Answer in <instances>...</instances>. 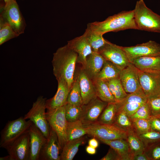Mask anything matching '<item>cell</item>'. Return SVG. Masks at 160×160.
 I'll use <instances>...</instances> for the list:
<instances>
[{
  "label": "cell",
  "mask_w": 160,
  "mask_h": 160,
  "mask_svg": "<svg viewBox=\"0 0 160 160\" xmlns=\"http://www.w3.org/2000/svg\"><path fill=\"white\" fill-rule=\"evenodd\" d=\"M84 127L87 134L100 141L127 139V131L114 124L97 122Z\"/></svg>",
  "instance_id": "cell-5"
},
{
  "label": "cell",
  "mask_w": 160,
  "mask_h": 160,
  "mask_svg": "<svg viewBox=\"0 0 160 160\" xmlns=\"http://www.w3.org/2000/svg\"><path fill=\"white\" fill-rule=\"evenodd\" d=\"M151 117L149 107L147 102L140 107L130 117L131 119H140L149 120Z\"/></svg>",
  "instance_id": "cell-40"
},
{
  "label": "cell",
  "mask_w": 160,
  "mask_h": 160,
  "mask_svg": "<svg viewBox=\"0 0 160 160\" xmlns=\"http://www.w3.org/2000/svg\"><path fill=\"white\" fill-rule=\"evenodd\" d=\"M93 81L95 88L96 95L98 98L108 103H116L106 81L97 79Z\"/></svg>",
  "instance_id": "cell-26"
},
{
  "label": "cell",
  "mask_w": 160,
  "mask_h": 160,
  "mask_svg": "<svg viewBox=\"0 0 160 160\" xmlns=\"http://www.w3.org/2000/svg\"><path fill=\"white\" fill-rule=\"evenodd\" d=\"M4 148L9 155L10 160H30V145L29 130Z\"/></svg>",
  "instance_id": "cell-9"
},
{
  "label": "cell",
  "mask_w": 160,
  "mask_h": 160,
  "mask_svg": "<svg viewBox=\"0 0 160 160\" xmlns=\"http://www.w3.org/2000/svg\"><path fill=\"white\" fill-rule=\"evenodd\" d=\"M32 123L30 120L27 121L23 116L8 121L0 133V147L4 148L12 144L28 131Z\"/></svg>",
  "instance_id": "cell-4"
},
{
  "label": "cell",
  "mask_w": 160,
  "mask_h": 160,
  "mask_svg": "<svg viewBox=\"0 0 160 160\" xmlns=\"http://www.w3.org/2000/svg\"><path fill=\"white\" fill-rule=\"evenodd\" d=\"M17 36H18L10 25L7 22L0 18V45Z\"/></svg>",
  "instance_id": "cell-33"
},
{
  "label": "cell",
  "mask_w": 160,
  "mask_h": 160,
  "mask_svg": "<svg viewBox=\"0 0 160 160\" xmlns=\"http://www.w3.org/2000/svg\"><path fill=\"white\" fill-rule=\"evenodd\" d=\"M106 61L98 52H93L87 57L82 69L89 77L95 79Z\"/></svg>",
  "instance_id": "cell-21"
},
{
  "label": "cell",
  "mask_w": 160,
  "mask_h": 160,
  "mask_svg": "<svg viewBox=\"0 0 160 160\" xmlns=\"http://www.w3.org/2000/svg\"><path fill=\"white\" fill-rule=\"evenodd\" d=\"M46 115L47 119L50 127L57 135L62 149L68 141L66 129L68 122L65 117V105L55 109H47Z\"/></svg>",
  "instance_id": "cell-7"
},
{
  "label": "cell",
  "mask_w": 160,
  "mask_h": 160,
  "mask_svg": "<svg viewBox=\"0 0 160 160\" xmlns=\"http://www.w3.org/2000/svg\"><path fill=\"white\" fill-rule=\"evenodd\" d=\"M100 160H120V159L116 152L113 149L111 148L106 154Z\"/></svg>",
  "instance_id": "cell-42"
},
{
  "label": "cell",
  "mask_w": 160,
  "mask_h": 160,
  "mask_svg": "<svg viewBox=\"0 0 160 160\" xmlns=\"http://www.w3.org/2000/svg\"><path fill=\"white\" fill-rule=\"evenodd\" d=\"M119 78L124 90L127 94L134 92L141 88L139 70L131 63L121 71Z\"/></svg>",
  "instance_id": "cell-14"
},
{
  "label": "cell",
  "mask_w": 160,
  "mask_h": 160,
  "mask_svg": "<svg viewBox=\"0 0 160 160\" xmlns=\"http://www.w3.org/2000/svg\"><path fill=\"white\" fill-rule=\"evenodd\" d=\"M88 41L93 52H98L108 41L105 39L103 35L98 34L86 29L84 33Z\"/></svg>",
  "instance_id": "cell-30"
},
{
  "label": "cell",
  "mask_w": 160,
  "mask_h": 160,
  "mask_svg": "<svg viewBox=\"0 0 160 160\" xmlns=\"http://www.w3.org/2000/svg\"><path fill=\"white\" fill-rule=\"evenodd\" d=\"M113 124L126 131L133 128L131 119L126 113L122 111H117Z\"/></svg>",
  "instance_id": "cell-35"
},
{
  "label": "cell",
  "mask_w": 160,
  "mask_h": 160,
  "mask_svg": "<svg viewBox=\"0 0 160 160\" xmlns=\"http://www.w3.org/2000/svg\"><path fill=\"white\" fill-rule=\"evenodd\" d=\"M121 47L129 62L137 58L160 56V44L152 40L134 46Z\"/></svg>",
  "instance_id": "cell-11"
},
{
  "label": "cell",
  "mask_w": 160,
  "mask_h": 160,
  "mask_svg": "<svg viewBox=\"0 0 160 160\" xmlns=\"http://www.w3.org/2000/svg\"><path fill=\"white\" fill-rule=\"evenodd\" d=\"M121 71L112 63L106 60L95 79L107 81L119 77Z\"/></svg>",
  "instance_id": "cell-28"
},
{
  "label": "cell",
  "mask_w": 160,
  "mask_h": 160,
  "mask_svg": "<svg viewBox=\"0 0 160 160\" xmlns=\"http://www.w3.org/2000/svg\"><path fill=\"white\" fill-rule=\"evenodd\" d=\"M132 160H150V159L144 152L134 156Z\"/></svg>",
  "instance_id": "cell-43"
},
{
  "label": "cell",
  "mask_w": 160,
  "mask_h": 160,
  "mask_svg": "<svg viewBox=\"0 0 160 160\" xmlns=\"http://www.w3.org/2000/svg\"><path fill=\"white\" fill-rule=\"evenodd\" d=\"M87 28L103 35L110 32H116L128 29L138 30L135 22L133 10L122 11L102 21L89 23Z\"/></svg>",
  "instance_id": "cell-2"
},
{
  "label": "cell",
  "mask_w": 160,
  "mask_h": 160,
  "mask_svg": "<svg viewBox=\"0 0 160 160\" xmlns=\"http://www.w3.org/2000/svg\"><path fill=\"white\" fill-rule=\"evenodd\" d=\"M145 148L156 143L160 142V133L151 130L139 135Z\"/></svg>",
  "instance_id": "cell-37"
},
{
  "label": "cell",
  "mask_w": 160,
  "mask_h": 160,
  "mask_svg": "<svg viewBox=\"0 0 160 160\" xmlns=\"http://www.w3.org/2000/svg\"><path fill=\"white\" fill-rule=\"evenodd\" d=\"M0 160H10V156L9 155L0 158Z\"/></svg>",
  "instance_id": "cell-46"
},
{
  "label": "cell",
  "mask_w": 160,
  "mask_h": 160,
  "mask_svg": "<svg viewBox=\"0 0 160 160\" xmlns=\"http://www.w3.org/2000/svg\"><path fill=\"white\" fill-rule=\"evenodd\" d=\"M85 139L79 138L68 141L63 146L60 155V160H72L77 152L79 146L83 144Z\"/></svg>",
  "instance_id": "cell-24"
},
{
  "label": "cell",
  "mask_w": 160,
  "mask_h": 160,
  "mask_svg": "<svg viewBox=\"0 0 160 160\" xmlns=\"http://www.w3.org/2000/svg\"><path fill=\"white\" fill-rule=\"evenodd\" d=\"M133 156L144 153L145 147L142 140L133 128L127 131L126 139Z\"/></svg>",
  "instance_id": "cell-25"
},
{
  "label": "cell",
  "mask_w": 160,
  "mask_h": 160,
  "mask_svg": "<svg viewBox=\"0 0 160 160\" xmlns=\"http://www.w3.org/2000/svg\"><path fill=\"white\" fill-rule=\"evenodd\" d=\"M147 99L141 88L134 92L128 94L121 101L116 103L117 111H123L130 117L147 103Z\"/></svg>",
  "instance_id": "cell-13"
},
{
  "label": "cell",
  "mask_w": 160,
  "mask_h": 160,
  "mask_svg": "<svg viewBox=\"0 0 160 160\" xmlns=\"http://www.w3.org/2000/svg\"><path fill=\"white\" fill-rule=\"evenodd\" d=\"M147 103L151 117H160V95L148 98Z\"/></svg>",
  "instance_id": "cell-38"
},
{
  "label": "cell",
  "mask_w": 160,
  "mask_h": 160,
  "mask_svg": "<svg viewBox=\"0 0 160 160\" xmlns=\"http://www.w3.org/2000/svg\"><path fill=\"white\" fill-rule=\"evenodd\" d=\"M88 144L89 145L95 148H97L99 145L98 142L95 137L90 139L88 142Z\"/></svg>",
  "instance_id": "cell-44"
},
{
  "label": "cell",
  "mask_w": 160,
  "mask_h": 160,
  "mask_svg": "<svg viewBox=\"0 0 160 160\" xmlns=\"http://www.w3.org/2000/svg\"><path fill=\"white\" fill-rule=\"evenodd\" d=\"M108 88L114 97L116 103L124 99L128 95L124 90L119 77L106 81Z\"/></svg>",
  "instance_id": "cell-29"
},
{
  "label": "cell",
  "mask_w": 160,
  "mask_h": 160,
  "mask_svg": "<svg viewBox=\"0 0 160 160\" xmlns=\"http://www.w3.org/2000/svg\"><path fill=\"white\" fill-rule=\"evenodd\" d=\"M67 103L77 106L82 105V102L78 77L76 78L69 92Z\"/></svg>",
  "instance_id": "cell-32"
},
{
  "label": "cell",
  "mask_w": 160,
  "mask_h": 160,
  "mask_svg": "<svg viewBox=\"0 0 160 160\" xmlns=\"http://www.w3.org/2000/svg\"><path fill=\"white\" fill-rule=\"evenodd\" d=\"M57 81L58 87L56 94L52 97L46 100L45 105L47 109L57 108L65 105L67 103L70 90L64 80L59 79Z\"/></svg>",
  "instance_id": "cell-20"
},
{
  "label": "cell",
  "mask_w": 160,
  "mask_h": 160,
  "mask_svg": "<svg viewBox=\"0 0 160 160\" xmlns=\"http://www.w3.org/2000/svg\"><path fill=\"white\" fill-rule=\"evenodd\" d=\"M149 121L151 129L160 133V117H151Z\"/></svg>",
  "instance_id": "cell-41"
},
{
  "label": "cell",
  "mask_w": 160,
  "mask_h": 160,
  "mask_svg": "<svg viewBox=\"0 0 160 160\" xmlns=\"http://www.w3.org/2000/svg\"><path fill=\"white\" fill-rule=\"evenodd\" d=\"M46 100L43 96L39 97L24 118L26 120L28 119L31 121L47 139L49 135L50 127L46 117Z\"/></svg>",
  "instance_id": "cell-6"
},
{
  "label": "cell",
  "mask_w": 160,
  "mask_h": 160,
  "mask_svg": "<svg viewBox=\"0 0 160 160\" xmlns=\"http://www.w3.org/2000/svg\"><path fill=\"white\" fill-rule=\"evenodd\" d=\"M77 77L79 81L82 105H86L97 97L93 81L89 77L82 68L79 72Z\"/></svg>",
  "instance_id": "cell-18"
},
{
  "label": "cell",
  "mask_w": 160,
  "mask_h": 160,
  "mask_svg": "<svg viewBox=\"0 0 160 160\" xmlns=\"http://www.w3.org/2000/svg\"><path fill=\"white\" fill-rule=\"evenodd\" d=\"M29 132L30 145V160H39L40 151L47 138L33 123L30 127Z\"/></svg>",
  "instance_id": "cell-19"
},
{
  "label": "cell",
  "mask_w": 160,
  "mask_h": 160,
  "mask_svg": "<svg viewBox=\"0 0 160 160\" xmlns=\"http://www.w3.org/2000/svg\"><path fill=\"white\" fill-rule=\"evenodd\" d=\"M116 103H108L101 114L97 122L105 124H113L117 112Z\"/></svg>",
  "instance_id": "cell-31"
},
{
  "label": "cell",
  "mask_w": 160,
  "mask_h": 160,
  "mask_svg": "<svg viewBox=\"0 0 160 160\" xmlns=\"http://www.w3.org/2000/svg\"><path fill=\"white\" fill-rule=\"evenodd\" d=\"M82 110V105L77 106L68 103L65 105V113L68 122H72L79 119Z\"/></svg>",
  "instance_id": "cell-34"
},
{
  "label": "cell",
  "mask_w": 160,
  "mask_h": 160,
  "mask_svg": "<svg viewBox=\"0 0 160 160\" xmlns=\"http://www.w3.org/2000/svg\"><path fill=\"white\" fill-rule=\"evenodd\" d=\"M3 0L5 4H7L8 2L10 1H16V0Z\"/></svg>",
  "instance_id": "cell-47"
},
{
  "label": "cell",
  "mask_w": 160,
  "mask_h": 160,
  "mask_svg": "<svg viewBox=\"0 0 160 160\" xmlns=\"http://www.w3.org/2000/svg\"><path fill=\"white\" fill-rule=\"evenodd\" d=\"M133 10L138 30L160 33V15L148 7L143 0L137 1Z\"/></svg>",
  "instance_id": "cell-3"
},
{
  "label": "cell",
  "mask_w": 160,
  "mask_h": 160,
  "mask_svg": "<svg viewBox=\"0 0 160 160\" xmlns=\"http://www.w3.org/2000/svg\"><path fill=\"white\" fill-rule=\"evenodd\" d=\"M67 45L78 54L77 63L84 65L87 57L93 52L84 33L68 41Z\"/></svg>",
  "instance_id": "cell-17"
},
{
  "label": "cell",
  "mask_w": 160,
  "mask_h": 160,
  "mask_svg": "<svg viewBox=\"0 0 160 160\" xmlns=\"http://www.w3.org/2000/svg\"><path fill=\"white\" fill-rule=\"evenodd\" d=\"M60 150L57 135L50 127L49 136L41 149L39 160H60Z\"/></svg>",
  "instance_id": "cell-16"
},
{
  "label": "cell",
  "mask_w": 160,
  "mask_h": 160,
  "mask_svg": "<svg viewBox=\"0 0 160 160\" xmlns=\"http://www.w3.org/2000/svg\"><path fill=\"white\" fill-rule=\"evenodd\" d=\"M145 152L150 160H160V142L145 148Z\"/></svg>",
  "instance_id": "cell-39"
},
{
  "label": "cell",
  "mask_w": 160,
  "mask_h": 160,
  "mask_svg": "<svg viewBox=\"0 0 160 160\" xmlns=\"http://www.w3.org/2000/svg\"><path fill=\"white\" fill-rule=\"evenodd\" d=\"M86 150L87 153L91 155L95 154L96 152L95 148L89 145L86 147Z\"/></svg>",
  "instance_id": "cell-45"
},
{
  "label": "cell",
  "mask_w": 160,
  "mask_h": 160,
  "mask_svg": "<svg viewBox=\"0 0 160 160\" xmlns=\"http://www.w3.org/2000/svg\"><path fill=\"white\" fill-rule=\"evenodd\" d=\"M77 54L67 44L53 54L52 63L53 73L57 80H64L71 89L74 82Z\"/></svg>",
  "instance_id": "cell-1"
},
{
  "label": "cell",
  "mask_w": 160,
  "mask_h": 160,
  "mask_svg": "<svg viewBox=\"0 0 160 160\" xmlns=\"http://www.w3.org/2000/svg\"><path fill=\"white\" fill-rule=\"evenodd\" d=\"M101 141L113 149L119 156L120 160H132L133 156L126 139Z\"/></svg>",
  "instance_id": "cell-23"
},
{
  "label": "cell",
  "mask_w": 160,
  "mask_h": 160,
  "mask_svg": "<svg viewBox=\"0 0 160 160\" xmlns=\"http://www.w3.org/2000/svg\"><path fill=\"white\" fill-rule=\"evenodd\" d=\"M131 119L133 129L138 135L151 130L149 120L140 119Z\"/></svg>",
  "instance_id": "cell-36"
},
{
  "label": "cell",
  "mask_w": 160,
  "mask_h": 160,
  "mask_svg": "<svg viewBox=\"0 0 160 160\" xmlns=\"http://www.w3.org/2000/svg\"><path fill=\"white\" fill-rule=\"evenodd\" d=\"M98 52L106 60L112 63L121 70L126 67L130 63L121 46L109 41L100 48Z\"/></svg>",
  "instance_id": "cell-10"
},
{
  "label": "cell",
  "mask_w": 160,
  "mask_h": 160,
  "mask_svg": "<svg viewBox=\"0 0 160 160\" xmlns=\"http://www.w3.org/2000/svg\"><path fill=\"white\" fill-rule=\"evenodd\" d=\"M66 134L68 141L79 138L87 134L86 129L80 120L68 122Z\"/></svg>",
  "instance_id": "cell-27"
},
{
  "label": "cell",
  "mask_w": 160,
  "mask_h": 160,
  "mask_svg": "<svg viewBox=\"0 0 160 160\" xmlns=\"http://www.w3.org/2000/svg\"><path fill=\"white\" fill-rule=\"evenodd\" d=\"M0 18L7 22L17 35L23 33L26 24L16 1H12L1 6Z\"/></svg>",
  "instance_id": "cell-8"
},
{
  "label": "cell",
  "mask_w": 160,
  "mask_h": 160,
  "mask_svg": "<svg viewBox=\"0 0 160 160\" xmlns=\"http://www.w3.org/2000/svg\"><path fill=\"white\" fill-rule=\"evenodd\" d=\"M108 104L97 97L87 104L82 105V110L79 120L84 126L97 123Z\"/></svg>",
  "instance_id": "cell-12"
},
{
  "label": "cell",
  "mask_w": 160,
  "mask_h": 160,
  "mask_svg": "<svg viewBox=\"0 0 160 160\" xmlns=\"http://www.w3.org/2000/svg\"><path fill=\"white\" fill-rule=\"evenodd\" d=\"M139 76L141 87L147 98L160 95V73L139 70Z\"/></svg>",
  "instance_id": "cell-15"
},
{
  "label": "cell",
  "mask_w": 160,
  "mask_h": 160,
  "mask_svg": "<svg viewBox=\"0 0 160 160\" xmlns=\"http://www.w3.org/2000/svg\"><path fill=\"white\" fill-rule=\"evenodd\" d=\"M130 62L140 71L148 73H160V56L137 58Z\"/></svg>",
  "instance_id": "cell-22"
}]
</instances>
